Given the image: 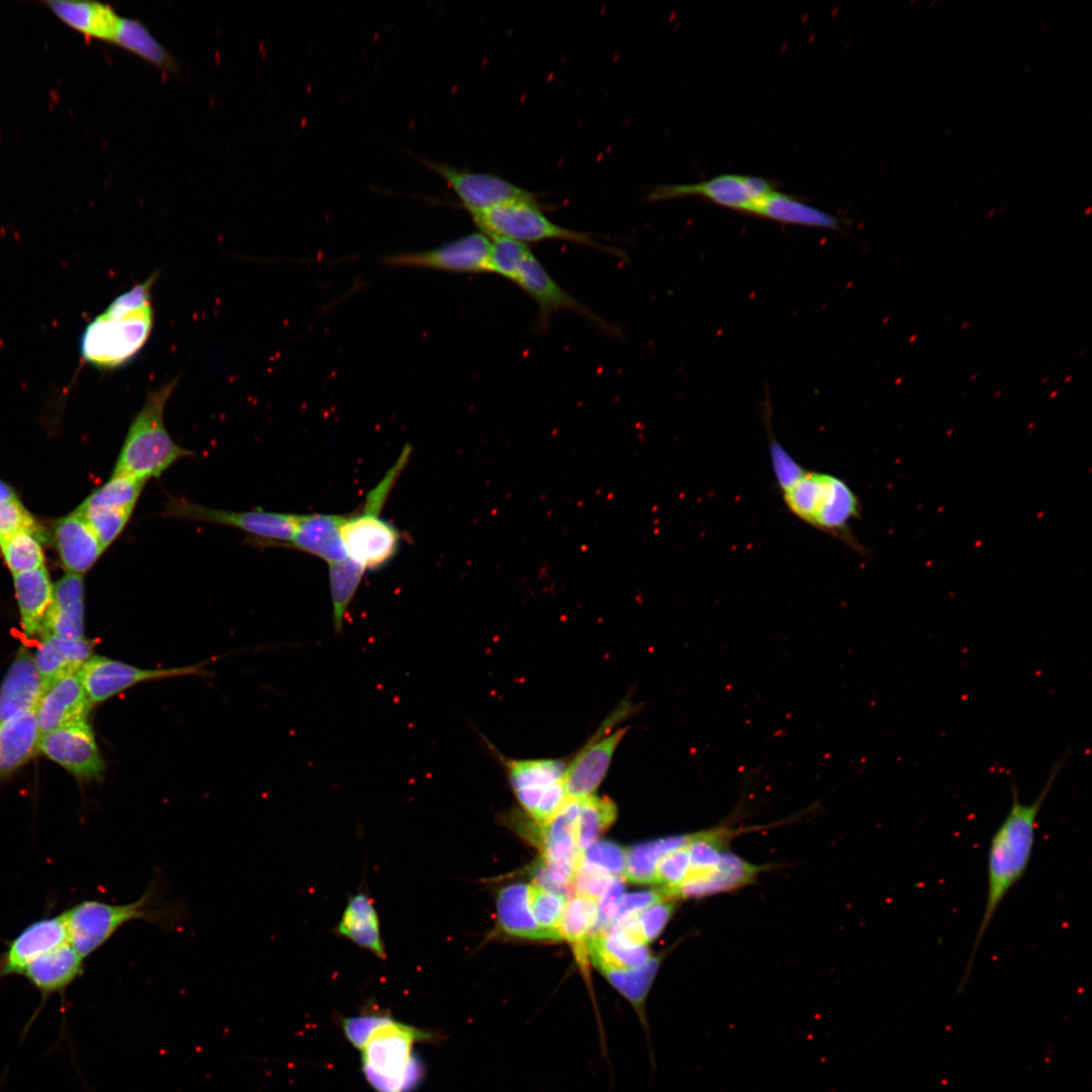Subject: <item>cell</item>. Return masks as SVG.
I'll return each mask as SVG.
<instances>
[{
  "instance_id": "obj_1",
  "label": "cell",
  "mask_w": 1092,
  "mask_h": 1092,
  "mask_svg": "<svg viewBox=\"0 0 1092 1092\" xmlns=\"http://www.w3.org/2000/svg\"><path fill=\"white\" fill-rule=\"evenodd\" d=\"M347 1041L360 1055L361 1070L375 1092H412L425 1069L415 1055L418 1043L438 1044L445 1035L393 1017L376 1002H366L356 1015L334 1018Z\"/></svg>"
},
{
  "instance_id": "obj_2",
  "label": "cell",
  "mask_w": 1092,
  "mask_h": 1092,
  "mask_svg": "<svg viewBox=\"0 0 1092 1092\" xmlns=\"http://www.w3.org/2000/svg\"><path fill=\"white\" fill-rule=\"evenodd\" d=\"M1067 759L1065 754L1053 764L1042 789L1030 803L1021 801L1016 785L1012 784L1011 805L989 842L986 902L961 987L971 976L976 953L1000 905L1028 869L1040 809Z\"/></svg>"
},
{
  "instance_id": "obj_3",
  "label": "cell",
  "mask_w": 1092,
  "mask_h": 1092,
  "mask_svg": "<svg viewBox=\"0 0 1092 1092\" xmlns=\"http://www.w3.org/2000/svg\"><path fill=\"white\" fill-rule=\"evenodd\" d=\"M769 455L777 483L791 513L862 553L863 548L850 528L861 513L860 502L852 488L838 476L802 467L772 438Z\"/></svg>"
},
{
  "instance_id": "obj_4",
  "label": "cell",
  "mask_w": 1092,
  "mask_h": 1092,
  "mask_svg": "<svg viewBox=\"0 0 1092 1092\" xmlns=\"http://www.w3.org/2000/svg\"><path fill=\"white\" fill-rule=\"evenodd\" d=\"M157 277L154 273L119 294L87 324L79 345L85 362L98 369H115L142 351L154 327L151 292Z\"/></svg>"
},
{
  "instance_id": "obj_5",
  "label": "cell",
  "mask_w": 1092,
  "mask_h": 1092,
  "mask_svg": "<svg viewBox=\"0 0 1092 1092\" xmlns=\"http://www.w3.org/2000/svg\"><path fill=\"white\" fill-rule=\"evenodd\" d=\"M177 383L173 379L148 393L129 424L113 474L148 482L160 477L180 459L194 454L174 441L164 422L166 404Z\"/></svg>"
},
{
  "instance_id": "obj_6",
  "label": "cell",
  "mask_w": 1092,
  "mask_h": 1092,
  "mask_svg": "<svg viewBox=\"0 0 1092 1092\" xmlns=\"http://www.w3.org/2000/svg\"><path fill=\"white\" fill-rule=\"evenodd\" d=\"M484 749L504 768L510 786L523 809L534 822H547L566 801L563 758L518 759L503 754L483 734Z\"/></svg>"
},
{
  "instance_id": "obj_7",
  "label": "cell",
  "mask_w": 1092,
  "mask_h": 1092,
  "mask_svg": "<svg viewBox=\"0 0 1092 1092\" xmlns=\"http://www.w3.org/2000/svg\"><path fill=\"white\" fill-rule=\"evenodd\" d=\"M68 941L83 958L102 946L121 926L132 920L160 923L166 914L154 907L153 890L127 904H109L85 900L63 914Z\"/></svg>"
},
{
  "instance_id": "obj_8",
  "label": "cell",
  "mask_w": 1092,
  "mask_h": 1092,
  "mask_svg": "<svg viewBox=\"0 0 1092 1092\" xmlns=\"http://www.w3.org/2000/svg\"><path fill=\"white\" fill-rule=\"evenodd\" d=\"M474 222L489 239L507 238L523 244L561 240L623 256L599 244L589 234L564 228L548 218L539 201H516L472 213Z\"/></svg>"
},
{
  "instance_id": "obj_9",
  "label": "cell",
  "mask_w": 1092,
  "mask_h": 1092,
  "mask_svg": "<svg viewBox=\"0 0 1092 1092\" xmlns=\"http://www.w3.org/2000/svg\"><path fill=\"white\" fill-rule=\"evenodd\" d=\"M391 487L380 481L366 496L361 513L345 517L341 537L349 558L364 569L386 564L396 553L400 536L397 529L379 517Z\"/></svg>"
},
{
  "instance_id": "obj_10",
  "label": "cell",
  "mask_w": 1092,
  "mask_h": 1092,
  "mask_svg": "<svg viewBox=\"0 0 1092 1092\" xmlns=\"http://www.w3.org/2000/svg\"><path fill=\"white\" fill-rule=\"evenodd\" d=\"M161 516L180 520L230 526L249 536L257 546L288 547L298 515L264 510L229 511L194 504L185 498H171Z\"/></svg>"
},
{
  "instance_id": "obj_11",
  "label": "cell",
  "mask_w": 1092,
  "mask_h": 1092,
  "mask_svg": "<svg viewBox=\"0 0 1092 1092\" xmlns=\"http://www.w3.org/2000/svg\"><path fill=\"white\" fill-rule=\"evenodd\" d=\"M775 188L768 180L748 175L721 174L696 183L661 184L650 188L647 199L660 201L700 196L721 206L750 214Z\"/></svg>"
},
{
  "instance_id": "obj_12",
  "label": "cell",
  "mask_w": 1092,
  "mask_h": 1092,
  "mask_svg": "<svg viewBox=\"0 0 1092 1092\" xmlns=\"http://www.w3.org/2000/svg\"><path fill=\"white\" fill-rule=\"evenodd\" d=\"M203 664L146 669L104 656H91L77 675L90 702L102 703L144 681L187 675H203Z\"/></svg>"
},
{
  "instance_id": "obj_13",
  "label": "cell",
  "mask_w": 1092,
  "mask_h": 1092,
  "mask_svg": "<svg viewBox=\"0 0 1092 1092\" xmlns=\"http://www.w3.org/2000/svg\"><path fill=\"white\" fill-rule=\"evenodd\" d=\"M38 752L68 770L79 782L102 779L105 762L87 721L63 725L39 736Z\"/></svg>"
},
{
  "instance_id": "obj_14",
  "label": "cell",
  "mask_w": 1092,
  "mask_h": 1092,
  "mask_svg": "<svg viewBox=\"0 0 1092 1092\" xmlns=\"http://www.w3.org/2000/svg\"><path fill=\"white\" fill-rule=\"evenodd\" d=\"M423 162L447 183L470 214L510 202L538 201L535 193L496 175L429 160Z\"/></svg>"
},
{
  "instance_id": "obj_15",
  "label": "cell",
  "mask_w": 1092,
  "mask_h": 1092,
  "mask_svg": "<svg viewBox=\"0 0 1092 1092\" xmlns=\"http://www.w3.org/2000/svg\"><path fill=\"white\" fill-rule=\"evenodd\" d=\"M514 283L520 286L538 305V325L541 330L548 326L551 316L555 312L571 310L604 331L617 333L615 327L606 323L563 289L532 252L519 268Z\"/></svg>"
},
{
  "instance_id": "obj_16",
  "label": "cell",
  "mask_w": 1092,
  "mask_h": 1092,
  "mask_svg": "<svg viewBox=\"0 0 1092 1092\" xmlns=\"http://www.w3.org/2000/svg\"><path fill=\"white\" fill-rule=\"evenodd\" d=\"M607 721V726L609 725ZM600 728L597 734L567 762L564 785L568 798L582 799L595 794L608 774L614 754L628 727L604 732Z\"/></svg>"
},
{
  "instance_id": "obj_17",
  "label": "cell",
  "mask_w": 1092,
  "mask_h": 1092,
  "mask_svg": "<svg viewBox=\"0 0 1092 1092\" xmlns=\"http://www.w3.org/2000/svg\"><path fill=\"white\" fill-rule=\"evenodd\" d=\"M491 240L482 233H472L436 249L399 254L387 262L455 272H489Z\"/></svg>"
},
{
  "instance_id": "obj_18",
  "label": "cell",
  "mask_w": 1092,
  "mask_h": 1092,
  "mask_svg": "<svg viewBox=\"0 0 1092 1092\" xmlns=\"http://www.w3.org/2000/svg\"><path fill=\"white\" fill-rule=\"evenodd\" d=\"M68 941L63 915L36 920L22 929L0 958V979L18 974L44 952Z\"/></svg>"
},
{
  "instance_id": "obj_19",
  "label": "cell",
  "mask_w": 1092,
  "mask_h": 1092,
  "mask_svg": "<svg viewBox=\"0 0 1092 1092\" xmlns=\"http://www.w3.org/2000/svg\"><path fill=\"white\" fill-rule=\"evenodd\" d=\"M92 706L77 673L56 680L46 689L35 708L39 736L63 725L85 721Z\"/></svg>"
},
{
  "instance_id": "obj_20",
  "label": "cell",
  "mask_w": 1092,
  "mask_h": 1092,
  "mask_svg": "<svg viewBox=\"0 0 1092 1092\" xmlns=\"http://www.w3.org/2000/svg\"><path fill=\"white\" fill-rule=\"evenodd\" d=\"M529 885L512 883L495 891L496 925L492 936L506 935L533 940H561L562 936L542 928L529 906Z\"/></svg>"
},
{
  "instance_id": "obj_21",
  "label": "cell",
  "mask_w": 1092,
  "mask_h": 1092,
  "mask_svg": "<svg viewBox=\"0 0 1092 1092\" xmlns=\"http://www.w3.org/2000/svg\"><path fill=\"white\" fill-rule=\"evenodd\" d=\"M333 933L379 960L387 958L380 918L373 899L366 891L360 890L349 896Z\"/></svg>"
},
{
  "instance_id": "obj_22",
  "label": "cell",
  "mask_w": 1092,
  "mask_h": 1092,
  "mask_svg": "<svg viewBox=\"0 0 1092 1092\" xmlns=\"http://www.w3.org/2000/svg\"><path fill=\"white\" fill-rule=\"evenodd\" d=\"M55 538L67 573L83 575L104 552L89 523L76 511L57 522Z\"/></svg>"
},
{
  "instance_id": "obj_23",
  "label": "cell",
  "mask_w": 1092,
  "mask_h": 1092,
  "mask_svg": "<svg viewBox=\"0 0 1092 1092\" xmlns=\"http://www.w3.org/2000/svg\"><path fill=\"white\" fill-rule=\"evenodd\" d=\"M84 638V581L67 573L54 586L52 601L39 633Z\"/></svg>"
},
{
  "instance_id": "obj_24",
  "label": "cell",
  "mask_w": 1092,
  "mask_h": 1092,
  "mask_svg": "<svg viewBox=\"0 0 1092 1092\" xmlns=\"http://www.w3.org/2000/svg\"><path fill=\"white\" fill-rule=\"evenodd\" d=\"M44 686L33 655L21 647L0 687V722L26 710L35 709Z\"/></svg>"
},
{
  "instance_id": "obj_25",
  "label": "cell",
  "mask_w": 1092,
  "mask_h": 1092,
  "mask_svg": "<svg viewBox=\"0 0 1092 1092\" xmlns=\"http://www.w3.org/2000/svg\"><path fill=\"white\" fill-rule=\"evenodd\" d=\"M344 518L327 514L298 515L288 547L318 557L329 565L344 561L348 558L341 537Z\"/></svg>"
},
{
  "instance_id": "obj_26",
  "label": "cell",
  "mask_w": 1092,
  "mask_h": 1092,
  "mask_svg": "<svg viewBox=\"0 0 1092 1092\" xmlns=\"http://www.w3.org/2000/svg\"><path fill=\"white\" fill-rule=\"evenodd\" d=\"M63 23L88 38L112 42L122 18L109 5L94 1L42 2Z\"/></svg>"
},
{
  "instance_id": "obj_27",
  "label": "cell",
  "mask_w": 1092,
  "mask_h": 1092,
  "mask_svg": "<svg viewBox=\"0 0 1092 1092\" xmlns=\"http://www.w3.org/2000/svg\"><path fill=\"white\" fill-rule=\"evenodd\" d=\"M93 644L84 638H67L53 634L41 636L33 660L42 679L44 691L56 680L77 673L92 656Z\"/></svg>"
},
{
  "instance_id": "obj_28",
  "label": "cell",
  "mask_w": 1092,
  "mask_h": 1092,
  "mask_svg": "<svg viewBox=\"0 0 1092 1092\" xmlns=\"http://www.w3.org/2000/svg\"><path fill=\"white\" fill-rule=\"evenodd\" d=\"M84 959L66 942L25 967L22 975L43 998L63 993L83 971Z\"/></svg>"
},
{
  "instance_id": "obj_29",
  "label": "cell",
  "mask_w": 1092,
  "mask_h": 1092,
  "mask_svg": "<svg viewBox=\"0 0 1092 1092\" xmlns=\"http://www.w3.org/2000/svg\"><path fill=\"white\" fill-rule=\"evenodd\" d=\"M579 799L567 798L558 811L545 823L534 822L531 832L545 859L577 861V824Z\"/></svg>"
},
{
  "instance_id": "obj_30",
  "label": "cell",
  "mask_w": 1092,
  "mask_h": 1092,
  "mask_svg": "<svg viewBox=\"0 0 1092 1092\" xmlns=\"http://www.w3.org/2000/svg\"><path fill=\"white\" fill-rule=\"evenodd\" d=\"M38 739L35 709L19 712L0 722V781L38 752Z\"/></svg>"
},
{
  "instance_id": "obj_31",
  "label": "cell",
  "mask_w": 1092,
  "mask_h": 1092,
  "mask_svg": "<svg viewBox=\"0 0 1092 1092\" xmlns=\"http://www.w3.org/2000/svg\"><path fill=\"white\" fill-rule=\"evenodd\" d=\"M13 584L21 626L27 636L40 633L54 586L44 566L13 574Z\"/></svg>"
},
{
  "instance_id": "obj_32",
  "label": "cell",
  "mask_w": 1092,
  "mask_h": 1092,
  "mask_svg": "<svg viewBox=\"0 0 1092 1092\" xmlns=\"http://www.w3.org/2000/svg\"><path fill=\"white\" fill-rule=\"evenodd\" d=\"M750 214L782 223L828 230H835L840 225L838 218L832 214L777 189L761 199Z\"/></svg>"
},
{
  "instance_id": "obj_33",
  "label": "cell",
  "mask_w": 1092,
  "mask_h": 1092,
  "mask_svg": "<svg viewBox=\"0 0 1092 1092\" xmlns=\"http://www.w3.org/2000/svg\"><path fill=\"white\" fill-rule=\"evenodd\" d=\"M586 947L588 959L597 969H636L650 959L646 944L631 939L618 928L589 936Z\"/></svg>"
},
{
  "instance_id": "obj_34",
  "label": "cell",
  "mask_w": 1092,
  "mask_h": 1092,
  "mask_svg": "<svg viewBox=\"0 0 1092 1092\" xmlns=\"http://www.w3.org/2000/svg\"><path fill=\"white\" fill-rule=\"evenodd\" d=\"M660 960L661 957L650 958L643 966L636 969L598 968L606 980L632 1005L646 1034L649 1031L646 999Z\"/></svg>"
},
{
  "instance_id": "obj_35",
  "label": "cell",
  "mask_w": 1092,
  "mask_h": 1092,
  "mask_svg": "<svg viewBox=\"0 0 1092 1092\" xmlns=\"http://www.w3.org/2000/svg\"><path fill=\"white\" fill-rule=\"evenodd\" d=\"M597 913V902L576 894L564 905L559 932L573 948L583 973L588 971L587 938Z\"/></svg>"
},
{
  "instance_id": "obj_36",
  "label": "cell",
  "mask_w": 1092,
  "mask_h": 1092,
  "mask_svg": "<svg viewBox=\"0 0 1092 1092\" xmlns=\"http://www.w3.org/2000/svg\"><path fill=\"white\" fill-rule=\"evenodd\" d=\"M113 43L160 69L173 71L177 68L170 53L139 20L122 18Z\"/></svg>"
},
{
  "instance_id": "obj_37",
  "label": "cell",
  "mask_w": 1092,
  "mask_h": 1092,
  "mask_svg": "<svg viewBox=\"0 0 1092 1092\" xmlns=\"http://www.w3.org/2000/svg\"><path fill=\"white\" fill-rule=\"evenodd\" d=\"M364 571L365 569L360 564L349 557L344 561L329 566L333 628L338 635L343 633L349 607L360 585Z\"/></svg>"
},
{
  "instance_id": "obj_38",
  "label": "cell",
  "mask_w": 1092,
  "mask_h": 1092,
  "mask_svg": "<svg viewBox=\"0 0 1092 1092\" xmlns=\"http://www.w3.org/2000/svg\"><path fill=\"white\" fill-rule=\"evenodd\" d=\"M687 835L669 836L639 843L626 850L625 878L635 884H655V868L666 852L682 845Z\"/></svg>"
},
{
  "instance_id": "obj_39",
  "label": "cell",
  "mask_w": 1092,
  "mask_h": 1092,
  "mask_svg": "<svg viewBox=\"0 0 1092 1092\" xmlns=\"http://www.w3.org/2000/svg\"><path fill=\"white\" fill-rule=\"evenodd\" d=\"M147 482L133 477L113 474L93 491L78 508L107 509L133 513Z\"/></svg>"
},
{
  "instance_id": "obj_40",
  "label": "cell",
  "mask_w": 1092,
  "mask_h": 1092,
  "mask_svg": "<svg viewBox=\"0 0 1092 1092\" xmlns=\"http://www.w3.org/2000/svg\"><path fill=\"white\" fill-rule=\"evenodd\" d=\"M617 817L616 804L608 797L595 795L579 799L577 849L583 851L604 833Z\"/></svg>"
},
{
  "instance_id": "obj_41",
  "label": "cell",
  "mask_w": 1092,
  "mask_h": 1092,
  "mask_svg": "<svg viewBox=\"0 0 1092 1092\" xmlns=\"http://www.w3.org/2000/svg\"><path fill=\"white\" fill-rule=\"evenodd\" d=\"M0 551L12 574L43 566V551L33 531H19L0 538Z\"/></svg>"
},
{
  "instance_id": "obj_42",
  "label": "cell",
  "mask_w": 1092,
  "mask_h": 1092,
  "mask_svg": "<svg viewBox=\"0 0 1092 1092\" xmlns=\"http://www.w3.org/2000/svg\"><path fill=\"white\" fill-rule=\"evenodd\" d=\"M490 240L489 272L514 282L519 268L531 253L530 248L526 244L507 238Z\"/></svg>"
},
{
  "instance_id": "obj_43",
  "label": "cell",
  "mask_w": 1092,
  "mask_h": 1092,
  "mask_svg": "<svg viewBox=\"0 0 1092 1092\" xmlns=\"http://www.w3.org/2000/svg\"><path fill=\"white\" fill-rule=\"evenodd\" d=\"M89 523L102 547L106 550L122 533L130 520L132 513L107 509H81L75 510Z\"/></svg>"
},
{
  "instance_id": "obj_44",
  "label": "cell",
  "mask_w": 1092,
  "mask_h": 1092,
  "mask_svg": "<svg viewBox=\"0 0 1092 1092\" xmlns=\"http://www.w3.org/2000/svg\"><path fill=\"white\" fill-rule=\"evenodd\" d=\"M528 900L537 923L542 928L560 933L561 916L567 899L533 884L529 885Z\"/></svg>"
},
{
  "instance_id": "obj_45",
  "label": "cell",
  "mask_w": 1092,
  "mask_h": 1092,
  "mask_svg": "<svg viewBox=\"0 0 1092 1092\" xmlns=\"http://www.w3.org/2000/svg\"><path fill=\"white\" fill-rule=\"evenodd\" d=\"M581 859L614 878H623L626 871V850L611 841H595L580 852Z\"/></svg>"
},
{
  "instance_id": "obj_46",
  "label": "cell",
  "mask_w": 1092,
  "mask_h": 1092,
  "mask_svg": "<svg viewBox=\"0 0 1092 1092\" xmlns=\"http://www.w3.org/2000/svg\"><path fill=\"white\" fill-rule=\"evenodd\" d=\"M616 879L605 871L580 859L573 878L576 894L593 899L598 903L609 885Z\"/></svg>"
},
{
  "instance_id": "obj_47",
  "label": "cell",
  "mask_w": 1092,
  "mask_h": 1092,
  "mask_svg": "<svg viewBox=\"0 0 1092 1092\" xmlns=\"http://www.w3.org/2000/svg\"><path fill=\"white\" fill-rule=\"evenodd\" d=\"M674 908V900H664L637 913V921L645 943L652 941L661 933Z\"/></svg>"
},
{
  "instance_id": "obj_48",
  "label": "cell",
  "mask_w": 1092,
  "mask_h": 1092,
  "mask_svg": "<svg viewBox=\"0 0 1092 1092\" xmlns=\"http://www.w3.org/2000/svg\"><path fill=\"white\" fill-rule=\"evenodd\" d=\"M36 532L35 522L18 498L0 502V538L19 531Z\"/></svg>"
},
{
  "instance_id": "obj_49",
  "label": "cell",
  "mask_w": 1092,
  "mask_h": 1092,
  "mask_svg": "<svg viewBox=\"0 0 1092 1092\" xmlns=\"http://www.w3.org/2000/svg\"><path fill=\"white\" fill-rule=\"evenodd\" d=\"M624 891V881L621 878L614 879L597 903V913L588 937L602 932L612 922Z\"/></svg>"
},
{
  "instance_id": "obj_50",
  "label": "cell",
  "mask_w": 1092,
  "mask_h": 1092,
  "mask_svg": "<svg viewBox=\"0 0 1092 1092\" xmlns=\"http://www.w3.org/2000/svg\"><path fill=\"white\" fill-rule=\"evenodd\" d=\"M664 900L671 899L667 897L662 888L623 895L618 903L617 912L612 922L627 915L638 913L647 907Z\"/></svg>"
},
{
  "instance_id": "obj_51",
  "label": "cell",
  "mask_w": 1092,
  "mask_h": 1092,
  "mask_svg": "<svg viewBox=\"0 0 1092 1092\" xmlns=\"http://www.w3.org/2000/svg\"><path fill=\"white\" fill-rule=\"evenodd\" d=\"M17 498L14 490L0 479V502Z\"/></svg>"
}]
</instances>
